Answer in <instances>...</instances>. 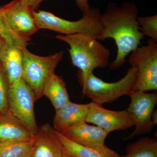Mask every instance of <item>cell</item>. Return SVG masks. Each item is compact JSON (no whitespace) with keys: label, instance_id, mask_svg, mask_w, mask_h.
Wrapping results in <instances>:
<instances>
[{"label":"cell","instance_id":"603a6c76","mask_svg":"<svg viewBox=\"0 0 157 157\" xmlns=\"http://www.w3.org/2000/svg\"><path fill=\"white\" fill-rule=\"evenodd\" d=\"M24 4L29 7L34 11H36L40 4L44 0H20Z\"/></svg>","mask_w":157,"mask_h":157},{"label":"cell","instance_id":"9c48e42d","mask_svg":"<svg viewBox=\"0 0 157 157\" xmlns=\"http://www.w3.org/2000/svg\"><path fill=\"white\" fill-rule=\"evenodd\" d=\"M59 132L72 141L94 149L105 156L121 157L117 152L105 145V140L109 134L100 127L81 122L66 127Z\"/></svg>","mask_w":157,"mask_h":157},{"label":"cell","instance_id":"277c9868","mask_svg":"<svg viewBox=\"0 0 157 157\" xmlns=\"http://www.w3.org/2000/svg\"><path fill=\"white\" fill-rule=\"evenodd\" d=\"M137 70L131 67L121 79L113 82H108L98 78L93 73L88 76L82 94L92 100V102L102 106L111 103L123 96H128L134 91L137 78Z\"/></svg>","mask_w":157,"mask_h":157},{"label":"cell","instance_id":"8992f818","mask_svg":"<svg viewBox=\"0 0 157 157\" xmlns=\"http://www.w3.org/2000/svg\"><path fill=\"white\" fill-rule=\"evenodd\" d=\"M128 62L137 68V78L134 91L145 92L157 90V43L149 39L146 45L138 47L130 53Z\"/></svg>","mask_w":157,"mask_h":157},{"label":"cell","instance_id":"7c38bea8","mask_svg":"<svg viewBox=\"0 0 157 157\" xmlns=\"http://www.w3.org/2000/svg\"><path fill=\"white\" fill-rule=\"evenodd\" d=\"M0 63L8 87L22 78V49L5 41L0 52Z\"/></svg>","mask_w":157,"mask_h":157},{"label":"cell","instance_id":"cb8c5ba5","mask_svg":"<svg viewBox=\"0 0 157 157\" xmlns=\"http://www.w3.org/2000/svg\"><path fill=\"white\" fill-rule=\"evenodd\" d=\"M76 6L83 13H86L90 9L88 0H75Z\"/></svg>","mask_w":157,"mask_h":157},{"label":"cell","instance_id":"ac0fdd59","mask_svg":"<svg viewBox=\"0 0 157 157\" xmlns=\"http://www.w3.org/2000/svg\"><path fill=\"white\" fill-rule=\"evenodd\" d=\"M126 154L121 157H157V140L146 136L127 145Z\"/></svg>","mask_w":157,"mask_h":157},{"label":"cell","instance_id":"ba28073f","mask_svg":"<svg viewBox=\"0 0 157 157\" xmlns=\"http://www.w3.org/2000/svg\"><path fill=\"white\" fill-rule=\"evenodd\" d=\"M129 96L131 103L127 109L133 120L135 129L124 138L125 140L148 134L152 131L155 125L152 121L151 115L157 104L156 92L133 91Z\"/></svg>","mask_w":157,"mask_h":157},{"label":"cell","instance_id":"5b68a950","mask_svg":"<svg viewBox=\"0 0 157 157\" xmlns=\"http://www.w3.org/2000/svg\"><path fill=\"white\" fill-rule=\"evenodd\" d=\"M23 53L22 78L30 88L36 101L42 98L44 86L49 77L55 73L58 64L63 57L64 51L48 56L36 55L26 48L22 49Z\"/></svg>","mask_w":157,"mask_h":157},{"label":"cell","instance_id":"8fae6325","mask_svg":"<svg viewBox=\"0 0 157 157\" xmlns=\"http://www.w3.org/2000/svg\"><path fill=\"white\" fill-rule=\"evenodd\" d=\"M86 122L94 124L108 134L113 131H124L134 126V123L127 109L114 111L105 109L94 102L90 103Z\"/></svg>","mask_w":157,"mask_h":157},{"label":"cell","instance_id":"7402d4cb","mask_svg":"<svg viewBox=\"0 0 157 157\" xmlns=\"http://www.w3.org/2000/svg\"><path fill=\"white\" fill-rule=\"evenodd\" d=\"M8 88L6 76L0 63V114L9 111Z\"/></svg>","mask_w":157,"mask_h":157},{"label":"cell","instance_id":"d6986e66","mask_svg":"<svg viewBox=\"0 0 157 157\" xmlns=\"http://www.w3.org/2000/svg\"><path fill=\"white\" fill-rule=\"evenodd\" d=\"M56 135L63 148L75 157H107L100 152L78 144L55 130Z\"/></svg>","mask_w":157,"mask_h":157},{"label":"cell","instance_id":"44dd1931","mask_svg":"<svg viewBox=\"0 0 157 157\" xmlns=\"http://www.w3.org/2000/svg\"><path fill=\"white\" fill-rule=\"evenodd\" d=\"M137 21L142 35L147 36L152 40L157 42V15L147 17L137 16Z\"/></svg>","mask_w":157,"mask_h":157},{"label":"cell","instance_id":"5bb4252c","mask_svg":"<svg viewBox=\"0 0 157 157\" xmlns=\"http://www.w3.org/2000/svg\"><path fill=\"white\" fill-rule=\"evenodd\" d=\"M90 104H76L70 101L68 102L56 110L53 119L54 129L60 132L71 125L86 122Z\"/></svg>","mask_w":157,"mask_h":157},{"label":"cell","instance_id":"9a60e30c","mask_svg":"<svg viewBox=\"0 0 157 157\" xmlns=\"http://www.w3.org/2000/svg\"><path fill=\"white\" fill-rule=\"evenodd\" d=\"M35 137L9 111L0 114V141L25 140Z\"/></svg>","mask_w":157,"mask_h":157},{"label":"cell","instance_id":"d4e9b609","mask_svg":"<svg viewBox=\"0 0 157 157\" xmlns=\"http://www.w3.org/2000/svg\"><path fill=\"white\" fill-rule=\"evenodd\" d=\"M151 120L155 125L157 124V109H154L151 115Z\"/></svg>","mask_w":157,"mask_h":157},{"label":"cell","instance_id":"ffe728a7","mask_svg":"<svg viewBox=\"0 0 157 157\" xmlns=\"http://www.w3.org/2000/svg\"><path fill=\"white\" fill-rule=\"evenodd\" d=\"M0 36L6 42L13 44L21 49L26 48L27 45L30 40V39L19 36L9 29L2 15L1 6H0Z\"/></svg>","mask_w":157,"mask_h":157},{"label":"cell","instance_id":"4fadbf2b","mask_svg":"<svg viewBox=\"0 0 157 157\" xmlns=\"http://www.w3.org/2000/svg\"><path fill=\"white\" fill-rule=\"evenodd\" d=\"M63 151L54 128L48 124L40 127L35 137L31 157H61Z\"/></svg>","mask_w":157,"mask_h":157},{"label":"cell","instance_id":"52a82bcc","mask_svg":"<svg viewBox=\"0 0 157 157\" xmlns=\"http://www.w3.org/2000/svg\"><path fill=\"white\" fill-rule=\"evenodd\" d=\"M9 111L11 115L34 135L39 131L34 113L35 96L22 78L9 86L8 90Z\"/></svg>","mask_w":157,"mask_h":157},{"label":"cell","instance_id":"30bf717a","mask_svg":"<svg viewBox=\"0 0 157 157\" xmlns=\"http://www.w3.org/2000/svg\"><path fill=\"white\" fill-rule=\"evenodd\" d=\"M1 11L6 25L19 36L30 39L39 30L34 11L20 0H13L1 6Z\"/></svg>","mask_w":157,"mask_h":157},{"label":"cell","instance_id":"e0dca14e","mask_svg":"<svg viewBox=\"0 0 157 157\" xmlns=\"http://www.w3.org/2000/svg\"><path fill=\"white\" fill-rule=\"evenodd\" d=\"M35 137L25 140L0 141V157H31Z\"/></svg>","mask_w":157,"mask_h":157},{"label":"cell","instance_id":"4316f807","mask_svg":"<svg viewBox=\"0 0 157 157\" xmlns=\"http://www.w3.org/2000/svg\"><path fill=\"white\" fill-rule=\"evenodd\" d=\"M5 40L2 37L0 36V52H1V49H2V47L4 42H5Z\"/></svg>","mask_w":157,"mask_h":157},{"label":"cell","instance_id":"6da1fadb","mask_svg":"<svg viewBox=\"0 0 157 157\" xmlns=\"http://www.w3.org/2000/svg\"><path fill=\"white\" fill-rule=\"evenodd\" d=\"M138 10L135 3L126 2L117 7L114 3L107 6L101 14L102 29L98 40L111 38L115 41L117 51L114 60L109 63L113 70L119 69L127 61V56L136 49L144 36L137 21Z\"/></svg>","mask_w":157,"mask_h":157},{"label":"cell","instance_id":"2e32d148","mask_svg":"<svg viewBox=\"0 0 157 157\" xmlns=\"http://www.w3.org/2000/svg\"><path fill=\"white\" fill-rule=\"evenodd\" d=\"M43 95L51 102L56 111L70 102L64 81L61 76L55 73L49 77L44 86Z\"/></svg>","mask_w":157,"mask_h":157},{"label":"cell","instance_id":"3957f363","mask_svg":"<svg viewBox=\"0 0 157 157\" xmlns=\"http://www.w3.org/2000/svg\"><path fill=\"white\" fill-rule=\"evenodd\" d=\"M33 15L39 29L51 30L62 35L82 33L98 39L102 29L101 11L96 8H91L82 14L81 19L76 21L63 19L42 10L34 11Z\"/></svg>","mask_w":157,"mask_h":157},{"label":"cell","instance_id":"484cf974","mask_svg":"<svg viewBox=\"0 0 157 157\" xmlns=\"http://www.w3.org/2000/svg\"><path fill=\"white\" fill-rule=\"evenodd\" d=\"M61 157H75L73 156V155L70 154V153L67 152V151L65 150L63 148V153H62V155Z\"/></svg>","mask_w":157,"mask_h":157},{"label":"cell","instance_id":"7a4b0ae2","mask_svg":"<svg viewBox=\"0 0 157 157\" xmlns=\"http://www.w3.org/2000/svg\"><path fill=\"white\" fill-rule=\"evenodd\" d=\"M56 38L70 46L71 61L79 69L78 76L82 89L88 76L95 69L109 66L110 50L92 36L79 33L57 35Z\"/></svg>","mask_w":157,"mask_h":157}]
</instances>
